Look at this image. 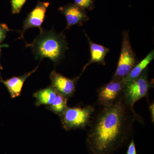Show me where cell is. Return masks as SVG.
Instances as JSON below:
<instances>
[{
  "label": "cell",
  "mask_w": 154,
  "mask_h": 154,
  "mask_svg": "<svg viewBox=\"0 0 154 154\" xmlns=\"http://www.w3.org/2000/svg\"><path fill=\"white\" fill-rule=\"evenodd\" d=\"M67 99L61 94L58 93L52 104L48 106V109L58 115H60L68 107Z\"/></svg>",
  "instance_id": "obj_14"
},
{
  "label": "cell",
  "mask_w": 154,
  "mask_h": 154,
  "mask_svg": "<svg viewBox=\"0 0 154 154\" xmlns=\"http://www.w3.org/2000/svg\"><path fill=\"white\" fill-rule=\"evenodd\" d=\"M38 67H37L32 71L26 73L20 76L14 77L5 81L1 80L0 82L3 83L7 87L11 98H16L21 94L25 81L30 75L36 71Z\"/></svg>",
  "instance_id": "obj_10"
},
{
  "label": "cell",
  "mask_w": 154,
  "mask_h": 154,
  "mask_svg": "<svg viewBox=\"0 0 154 154\" xmlns=\"http://www.w3.org/2000/svg\"><path fill=\"white\" fill-rule=\"evenodd\" d=\"M79 78L69 79L55 71H52L50 74L51 86L59 94L68 99L74 94L77 80Z\"/></svg>",
  "instance_id": "obj_7"
},
{
  "label": "cell",
  "mask_w": 154,
  "mask_h": 154,
  "mask_svg": "<svg viewBox=\"0 0 154 154\" xmlns=\"http://www.w3.org/2000/svg\"><path fill=\"white\" fill-rule=\"evenodd\" d=\"M126 154H137L136 149L133 139L131 140L129 143Z\"/></svg>",
  "instance_id": "obj_18"
},
{
  "label": "cell",
  "mask_w": 154,
  "mask_h": 154,
  "mask_svg": "<svg viewBox=\"0 0 154 154\" xmlns=\"http://www.w3.org/2000/svg\"><path fill=\"white\" fill-rule=\"evenodd\" d=\"M95 110V107L91 105L67 107L59 116L63 127L66 130L70 131L90 126Z\"/></svg>",
  "instance_id": "obj_3"
},
{
  "label": "cell",
  "mask_w": 154,
  "mask_h": 154,
  "mask_svg": "<svg viewBox=\"0 0 154 154\" xmlns=\"http://www.w3.org/2000/svg\"><path fill=\"white\" fill-rule=\"evenodd\" d=\"M40 34L30 44L32 51L37 60L48 58L55 64L59 63L68 49L66 37L54 30L42 29Z\"/></svg>",
  "instance_id": "obj_2"
},
{
  "label": "cell",
  "mask_w": 154,
  "mask_h": 154,
  "mask_svg": "<svg viewBox=\"0 0 154 154\" xmlns=\"http://www.w3.org/2000/svg\"><path fill=\"white\" fill-rule=\"evenodd\" d=\"M57 93L51 86L36 91L33 94V97L36 99V106L45 105L48 106L51 105L56 97Z\"/></svg>",
  "instance_id": "obj_12"
},
{
  "label": "cell",
  "mask_w": 154,
  "mask_h": 154,
  "mask_svg": "<svg viewBox=\"0 0 154 154\" xmlns=\"http://www.w3.org/2000/svg\"><path fill=\"white\" fill-rule=\"evenodd\" d=\"M152 87L153 85L149 81L148 69L146 68L137 79L124 82L122 99L127 105L134 107L136 102L147 96L150 89Z\"/></svg>",
  "instance_id": "obj_4"
},
{
  "label": "cell",
  "mask_w": 154,
  "mask_h": 154,
  "mask_svg": "<svg viewBox=\"0 0 154 154\" xmlns=\"http://www.w3.org/2000/svg\"><path fill=\"white\" fill-rule=\"evenodd\" d=\"M26 1V0H11L12 13L19 14Z\"/></svg>",
  "instance_id": "obj_16"
},
{
  "label": "cell",
  "mask_w": 154,
  "mask_h": 154,
  "mask_svg": "<svg viewBox=\"0 0 154 154\" xmlns=\"http://www.w3.org/2000/svg\"><path fill=\"white\" fill-rule=\"evenodd\" d=\"M93 117L87 134L89 154H114L129 142L134 125L140 117L122 99L102 107Z\"/></svg>",
  "instance_id": "obj_1"
},
{
  "label": "cell",
  "mask_w": 154,
  "mask_h": 154,
  "mask_svg": "<svg viewBox=\"0 0 154 154\" xmlns=\"http://www.w3.org/2000/svg\"><path fill=\"white\" fill-rule=\"evenodd\" d=\"M0 55H1V46H0ZM2 69V66L1 64H0V70H1Z\"/></svg>",
  "instance_id": "obj_20"
},
{
  "label": "cell",
  "mask_w": 154,
  "mask_h": 154,
  "mask_svg": "<svg viewBox=\"0 0 154 154\" xmlns=\"http://www.w3.org/2000/svg\"><path fill=\"white\" fill-rule=\"evenodd\" d=\"M137 63V59L130 42L129 33L125 31L122 35L121 54L112 80L123 79Z\"/></svg>",
  "instance_id": "obj_5"
},
{
  "label": "cell",
  "mask_w": 154,
  "mask_h": 154,
  "mask_svg": "<svg viewBox=\"0 0 154 154\" xmlns=\"http://www.w3.org/2000/svg\"><path fill=\"white\" fill-rule=\"evenodd\" d=\"M10 30L6 24H0V43L5 39L7 33Z\"/></svg>",
  "instance_id": "obj_17"
},
{
  "label": "cell",
  "mask_w": 154,
  "mask_h": 154,
  "mask_svg": "<svg viewBox=\"0 0 154 154\" xmlns=\"http://www.w3.org/2000/svg\"><path fill=\"white\" fill-rule=\"evenodd\" d=\"M49 3L39 2L33 11L28 14L23 24L21 35L30 28H37L42 30L41 25L45 18V13Z\"/></svg>",
  "instance_id": "obj_9"
},
{
  "label": "cell",
  "mask_w": 154,
  "mask_h": 154,
  "mask_svg": "<svg viewBox=\"0 0 154 154\" xmlns=\"http://www.w3.org/2000/svg\"><path fill=\"white\" fill-rule=\"evenodd\" d=\"M124 82L122 80H112L101 87L97 91L98 103L102 106L113 105L122 97Z\"/></svg>",
  "instance_id": "obj_6"
},
{
  "label": "cell",
  "mask_w": 154,
  "mask_h": 154,
  "mask_svg": "<svg viewBox=\"0 0 154 154\" xmlns=\"http://www.w3.org/2000/svg\"><path fill=\"white\" fill-rule=\"evenodd\" d=\"M85 35L90 45L91 58L89 62L83 68L82 72V73L85 70L86 68L91 64L97 63L105 65V56L106 54L110 51L109 49L107 48L93 42L86 33Z\"/></svg>",
  "instance_id": "obj_11"
},
{
  "label": "cell",
  "mask_w": 154,
  "mask_h": 154,
  "mask_svg": "<svg viewBox=\"0 0 154 154\" xmlns=\"http://www.w3.org/2000/svg\"><path fill=\"white\" fill-rule=\"evenodd\" d=\"M154 58V51L153 50L140 62L137 64L122 81L124 82H130L137 79L146 68Z\"/></svg>",
  "instance_id": "obj_13"
},
{
  "label": "cell",
  "mask_w": 154,
  "mask_h": 154,
  "mask_svg": "<svg viewBox=\"0 0 154 154\" xmlns=\"http://www.w3.org/2000/svg\"><path fill=\"white\" fill-rule=\"evenodd\" d=\"M59 11L64 15L66 19V29L75 25L82 26L83 22L89 20V17L85 10L75 4H69L61 7Z\"/></svg>",
  "instance_id": "obj_8"
},
{
  "label": "cell",
  "mask_w": 154,
  "mask_h": 154,
  "mask_svg": "<svg viewBox=\"0 0 154 154\" xmlns=\"http://www.w3.org/2000/svg\"><path fill=\"white\" fill-rule=\"evenodd\" d=\"M149 109L150 112L151 118L152 122L154 123V103L153 102L151 104H150L149 106Z\"/></svg>",
  "instance_id": "obj_19"
},
{
  "label": "cell",
  "mask_w": 154,
  "mask_h": 154,
  "mask_svg": "<svg viewBox=\"0 0 154 154\" xmlns=\"http://www.w3.org/2000/svg\"><path fill=\"white\" fill-rule=\"evenodd\" d=\"M75 4L81 8L89 11L93 10L94 8V0H74Z\"/></svg>",
  "instance_id": "obj_15"
}]
</instances>
